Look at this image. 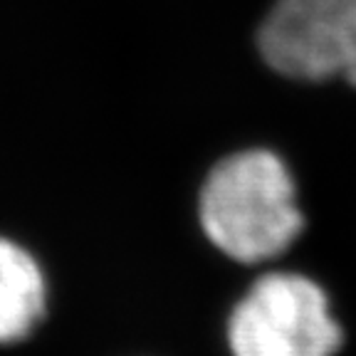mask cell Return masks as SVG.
I'll return each instance as SVG.
<instances>
[{"label":"cell","mask_w":356,"mask_h":356,"mask_svg":"<svg viewBox=\"0 0 356 356\" xmlns=\"http://www.w3.org/2000/svg\"><path fill=\"white\" fill-rule=\"evenodd\" d=\"M44 312V277L35 257L0 238V344L25 339Z\"/></svg>","instance_id":"obj_4"},{"label":"cell","mask_w":356,"mask_h":356,"mask_svg":"<svg viewBox=\"0 0 356 356\" xmlns=\"http://www.w3.org/2000/svg\"><path fill=\"white\" fill-rule=\"evenodd\" d=\"M200 220L213 245L233 260L260 262L280 255L302 230L292 173L265 149L222 159L200 193Z\"/></svg>","instance_id":"obj_1"},{"label":"cell","mask_w":356,"mask_h":356,"mask_svg":"<svg viewBox=\"0 0 356 356\" xmlns=\"http://www.w3.org/2000/svg\"><path fill=\"white\" fill-rule=\"evenodd\" d=\"M260 52L284 77L356 87V0H277L262 22Z\"/></svg>","instance_id":"obj_3"},{"label":"cell","mask_w":356,"mask_h":356,"mask_svg":"<svg viewBox=\"0 0 356 356\" xmlns=\"http://www.w3.org/2000/svg\"><path fill=\"white\" fill-rule=\"evenodd\" d=\"M235 356H334L341 329L327 295L302 275H265L238 302L228 327Z\"/></svg>","instance_id":"obj_2"}]
</instances>
